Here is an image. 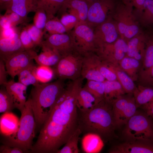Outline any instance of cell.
<instances>
[{
  "instance_id": "ab89813d",
  "label": "cell",
  "mask_w": 153,
  "mask_h": 153,
  "mask_svg": "<svg viewBox=\"0 0 153 153\" xmlns=\"http://www.w3.org/2000/svg\"><path fill=\"white\" fill-rule=\"evenodd\" d=\"M118 29L120 32L128 39L133 38L138 33L139 29L135 25H127L120 22L118 25Z\"/></svg>"
},
{
  "instance_id": "f546056e",
  "label": "cell",
  "mask_w": 153,
  "mask_h": 153,
  "mask_svg": "<svg viewBox=\"0 0 153 153\" xmlns=\"http://www.w3.org/2000/svg\"><path fill=\"white\" fill-rule=\"evenodd\" d=\"M83 87L94 96L97 104L104 99L105 86L104 82L87 80Z\"/></svg>"
},
{
  "instance_id": "d6a6232c",
  "label": "cell",
  "mask_w": 153,
  "mask_h": 153,
  "mask_svg": "<svg viewBox=\"0 0 153 153\" xmlns=\"http://www.w3.org/2000/svg\"><path fill=\"white\" fill-rule=\"evenodd\" d=\"M43 31L44 34L47 32L49 35L67 32L65 28L60 20L55 17L47 20Z\"/></svg>"
},
{
  "instance_id": "f907efd6",
  "label": "cell",
  "mask_w": 153,
  "mask_h": 153,
  "mask_svg": "<svg viewBox=\"0 0 153 153\" xmlns=\"http://www.w3.org/2000/svg\"><path fill=\"white\" fill-rule=\"evenodd\" d=\"M132 4L138 8L143 9V5L146 0H131Z\"/></svg>"
},
{
  "instance_id": "4316f807",
  "label": "cell",
  "mask_w": 153,
  "mask_h": 153,
  "mask_svg": "<svg viewBox=\"0 0 153 153\" xmlns=\"http://www.w3.org/2000/svg\"><path fill=\"white\" fill-rule=\"evenodd\" d=\"M127 43L128 49L126 56L142 62L145 50L143 42L138 38L134 37Z\"/></svg>"
},
{
  "instance_id": "7a4b0ae2",
  "label": "cell",
  "mask_w": 153,
  "mask_h": 153,
  "mask_svg": "<svg viewBox=\"0 0 153 153\" xmlns=\"http://www.w3.org/2000/svg\"><path fill=\"white\" fill-rule=\"evenodd\" d=\"M78 127L84 134L92 133L98 134L103 139H110L116 128L112 104L104 99L89 110H78Z\"/></svg>"
},
{
  "instance_id": "4dcf8cb0",
  "label": "cell",
  "mask_w": 153,
  "mask_h": 153,
  "mask_svg": "<svg viewBox=\"0 0 153 153\" xmlns=\"http://www.w3.org/2000/svg\"><path fill=\"white\" fill-rule=\"evenodd\" d=\"M82 132L78 127L74 133L68 139L65 145L60 149L56 152V153H78L80 151L78 144L79 138Z\"/></svg>"
},
{
  "instance_id": "6da1fadb",
  "label": "cell",
  "mask_w": 153,
  "mask_h": 153,
  "mask_svg": "<svg viewBox=\"0 0 153 153\" xmlns=\"http://www.w3.org/2000/svg\"><path fill=\"white\" fill-rule=\"evenodd\" d=\"M81 87L77 81H71L66 85L33 146V152L56 153L78 128L77 97Z\"/></svg>"
},
{
  "instance_id": "8d00e7d4",
  "label": "cell",
  "mask_w": 153,
  "mask_h": 153,
  "mask_svg": "<svg viewBox=\"0 0 153 153\" xmlns=\"http://www.w3.org/2000/svg\"><path fill=\"white\" fill-rule=\"evenodd\" d=\"M153 65V40L149 41L145 49L141 70L149 68Z\"/></svg>"
},
{
  "instance_id": "52a82bcc",
  "label": "cell",
  "mask_w": 153,
  "mask_h": 153,
  "mask_svg": "<svg viewBox=\"0 0 153 153\" xmlns=\"http://www.w3.org/2000/svg\"><path fill=\"white\" fill-rule=\"evenodd\" d=\"M69 32L76 50L80 53L84 55L88 52H97L94 30L86 23L78 24Z\"/></svg>"
},
{
  "instance_id": "7c38bea8",
  "label": "cell",
  "mask_w": 153,
  "mask_h": 153,
  "mask_svg": "<svg viewBox=\"0 0 153 153\" xmlns=\"http://www.w3.org/2000/svg\"><path fill=\"white\" fill-rule=\"evenodd\" d=\"M96 53H86L83 55L81 77L84 79L103 82L105 78L99 71L96 65Z\"/></svg>"
},
{
  "instance_id": "2e32d148",
  "label": "cell",
  "mask_w": 153,
  "mask_h": 153,
  "mask_svg": "<svg viewBox=\"0 0 153 153\" xmlns=\"http://www.w3.org/2000/svg\"><path fill=\"white\" fill-rule=\"evenodd\" d=\"M1 10L15 12L24 18L27 14L35 12L38 8V0H12L0 6Z\"/></svg>"
},
{
  "instance_id": "83f0119b",
  "label": "cell",
  "mask_w": 153,
  "mask_h": 153,
  "mask_svg": "<svg viewBox=\"0 0 153 153\" xmlns=\"http://www.w3.org/2000/svg\"><path fill=\"white\" fill-rule=\"evenodd\" d=\"M111 66L116 76L117 80L121 84L126 93L133 94L137 87L133 80L119 66Z\"/></svg>"
},
{
  "instance_id": "b9f144b4",
  "label": "cell",
  "mask_w": 153,
  "mask_h": 153,
  "mask_svg": "<svg viewBox=\"0 0 153 153\" xmlns=\"http://www.w3.org/2000/svg\"><path fill=\"white\" fill-rule=\"evenodd\" d=\"M5 14L8 18L12 27H16L20 24H26L28 22V18H24L13 11L7 10Z\"/></svg>"
},
{
  "instance_id": "5bb4252c",
  "label": "cell",
  "mask_w": 153,
  "mask_h": 153,
  "mask_svg": "<svg viewBox=\"0 0 153 153\" xmlns=\"http://www.w3.org/2000/svg\"><path fill=\"white\" fill-rule=\"evenodd\" d=\"M110 153H153V145L140 141H127L114 145L109 150Z\"/></svg>"
},
{
  "instance_id": "60d3db41",
  "label": "cell",
  "mask_w": 153,
  "mask_h": 153,
  "mask_svg": "<svg viewBox=\"0 0 153 153\" xmlns=\"http://www.w3.org/2000/svg\"><path fill=\"white\" fill-rule=\"evenodd\" d=\"M33 20V24L35 26L40 29H44L47 20L45 11L42 8H37Z\"/></svg>"
},
{
  "instance_id": "7bdbcfd3",
  "label": "cell",
  "mask_w": 153,
  "mask_h": 153,
  "mask_svg": "<svg viewBox=\"0 0 153 153\" xmlns=\"http://www.w3.org/2000/svg\"><path fill=\"white\" fill-rule=\"evenodd\" d=\"M20 38L25 50L33 49L35 46L25 27L21 31Z\"/></svg>"
},
{
  "instance_id": "816d5d0a",
  "label": "cell",
  "mask_w": 153,
  "mask_h": 153,
  "mask_svg": "<svg viewBox=\"0 0 153 153\" xmlns=\"http://www.w3.org/2000/svg\"><path fill=\"white\" fill-rule=\"evenodd\" d=\"M12 0H0V5H1L3 4L9 2L10 1Z\"/></svg>"
},
{
  "instance_id": "74e56055",
  "label": "cell",
  "mask_w": 153,
  "mask_h": 153,
  "mask_svg": "<svg viewBox=\"0 0 153 153\" xmlns=\"http://www.w3.org/2000/svg\"><path fill=\"white\" fill-rule=\"evenodd\" d=\"M138 75L140 85L153 88V65L147 69L140 70Z\"/></svg>"
},
{
  "instance_id": "8fae6325",
  "label": "cell",
  "mask_w": 153,
  "mask_h": 153,
  "mask_svg": "<svg viewBox=\"0 0 153 153\" xmlns=\"http://www.w3.org/2000/svg\"><path fill=\"white\" fill-rule=\"evenodd\" d=\"M94 31L97 50L103 45L112 43L117 40L118 34L115 26L110 22L105 21L98 25Z\"/></svg>"
},
{
  "instance_id": "f6af8a7d",
  "label": "cell",
  "mask_w": 153,
  "mask_h": 153,
  "mask_svg": "<svg viewBox=\"0 0 153 153\" xmlns=\"http://www.w3.org/2000/svg\"><path fill=\"white\" fill-rule=\"evenodd\" d=\"M8 74L6 70L4 62L0 60V84L4 85L8 81L7 75Z\"/></svg>"
},
{
  "instance_id": "ac0fdd59",
  "label": "cell",
  "mask_w": 153,
  "mask_h": 153,
  "mask_svg": "<svg viewBox=\"0 0 153 153\" xmlns=\"http://www.w3.org/2000/svg\"><path fill=\"white\" fill-rule=\"evenodd\" d=\"M89 3L85 0H68L61 10L63 12L67 9L78 18V23H86Z\"/></svg>"
},
{
  "instance_id": "c3c4849f",
  "label": "cell",
  "mask_w": 153,
  "mask_h": 153,
  "mask_svg": "<svg viewBox=\"0 0 153 153\" xmlns=\"http://www.w3.org/2000/svg\"><path fill=\"white\" fill-rule=\"evenodd\" d=\"M143 9L151 16L153 17V0H146L143 5Z\"/></svg>"
},
{
  "instance_id": "d6986e66",
  "label": "cell",
  "mask_w": 153,
  "mask_h": 153,
  "mask_svg": "<svg viewBox=\"0 0 153 153\" xmlns=\"http://www.w3.org/2000/svg\"><path fill=\"white\" fill-rule=\"evenodd\" d=\"M81 148L86 153H98L104 146L103 139L99 135L92 133L84 134L81 140Z\"/></svg>"
},
{
  "instance_id": "484cf974",
  "label": "cell",
  "mask_w": 153,
  "mask_h": 153,
  "mask_svg": "<svg viewBox=\"0 0 153 153\" xmlns=\"http://www.w3.org/2000/svg\"><path fill=\"white\" fill-rule=\"evenodd\" d=\"M137 107H142L153 100V88L139 85L133 93Z\"/></svg>"
},
{
  "instance_id": "bcb514c9",
  "label": "cell",
  "mask_w": 153,
  "mask_h": 153,
  "mask_svg": "<svg viewBox=\"0 0 153 153\" xmlns=\"http://www.w3.org/2000/svg\"><path fill=\"white\" fill-rule=\"evenodd\" d=\"M1 153H22L23 150L19 148L11 146L6 144L1 145L0 148Z\"/></svg>"
},
{
  "instance_id": "f5cc1de1",
  "label": "cell",
  "mask_w": 153,
  "mask_h": 153,
  "mask_svg": "<svg viewBox=\"0 0 153 153\" xmlns=\"http://www.w3.org/2000/svg\"><path fill=\"white\" fill-rule=\"evenodd\" d=\"M87 1L88 2V3H90L93 1H96L97 0H85Z\"/></svg>"
},
{
  "instance_id": "7dc6e473",
  "label": "cell",
  "mask_w": 153,
  "mask_h": 153,
  "mask_svg": "<svg viewBox=\"0 0 153 153\" xmlns=\"http://www.w3.org/2000/svg\"><path fill=\"white\" fill-rule=\"evenodd\" d=\"M12 27L10 22L7 16L4 14L0 15V29H6Z\"/></svg>"
},
{
  "instance_id": "30bf717a",
  "label": "cell",
  "mask_w": 153,
  "mask_h": 153,
  "mask_svg": "<svg viewBox=\"0 0 153 153\" xmlns=\"http://www.w3.org/2000/svg\"><path fill=\"white\" fill-rule=\"evenodd\" d=\"M37 55L33 49L25 50L12 56L5 62L8 74L13 79L28 66Z\"/></svg>"
},
{
  "instance_id": "1f68e13d",
  "label": "cell",
  "mask_w": 153,
  "mask_h": 153,
  "mask_svg": "<svg viewBox=\"0 0 153 153\" xmlns=\"http://www.w3.org/2000/svg\"><path fill=\"white\" fill-rule=\"evenodd\" d=\"M96 62L99 71L105 80L109 81L117 80L116 76L112 66L102 60L97 54Z\"/></svg>"
},
{
  "instance_id": "f1b7e54d",
  "label": "cell",
  "mask_w": 153,
  "mask_h": 153,
  "mask_svg": "<svg viewBox=\"0 0 153 153\" xmlns=\"http://www.w3.org/2000/svg\"><path fill=\"white\" fill-rule=\"evenodd\" d=\"M36 67L33 62L21 71L17 75L18 82L27 86L30 85L35 86L39 84V82L35 74Z\"/></svg>"
},
{
  "instance_id": "836d02e7",
  "label": "cell",
  "mask_w": 153,
  "mask_h": 153,
  "mask_svg": "<svg viewBox=\"0 0 153 153\" xmlns=\"http://www.w3.org/2000/svg\"><path fill=\"white\" fill-rule=\"evenodd\" d=\"M35 74L39 82L42 83L48 82L54 76L52 68L50 66L44 65L36 66L35 70Z\"/></svg>"
},
{
  "instance_id": "ffe728a7",
  "label": "cell",
  "mask_w": 153,
  "mask_h": 153,
  "mask_svg": "<svg viewBox=\"0 0 153 153\" xmlns=\"http://www.w3.org/2000/svg\"><path fill=\"white\" fill-rule=\"evenodd\" d=\"M19 121L18 117L11 112L4 113L0 118L1 133L6 137L12 135L17 130Z\"/></svg>"
},
{
  "instance_id": "ba28073f",
  "label": "cell",
  "mask_w": 153,
  "mask_h": 153,
  "mask_svg": "<svg viewBox=\"0 0 153 153\" xmlns=\"http://www.w3.org/2000/svg\"><path fill=\"white\" fill-rule=\"evenodd\" d=\"M88 3L86 23L92 28L106 21L109 12L114 5V0H97Z\"/></svg>"
},
{
  "instance_id": "9a60e30c",
  "label": "cell",
  "mask_w": 153,
  "mask_h": 153,
  "mask_svg": "<svg viewBox=\"0 0 153 153\" xmlns=\"http://www.w3.org/2000/svg\"><path fill=\"white\" fill-rule=\"evenodd\" d=\"M3 86L12 98L15 108L21 113L27 101L25 95L27 86L19 82H15L13 79L8 81Z\"/></svg>"
},
{
  "instance_id": "cb8c5ba5",
  "label": "cell",
  "mask_w": 153,
  "mask_h": 153,
  "mask_svg": "<svg viewBox=\"0 0 153 153\" xmlns=\"http://www.w3.org/2000/svg\"><path fill=\"white\" fill-rule=\"evenodd\" d=\"M68 0H38V8L43 9L46 14L47 20L55 17Z\"/></svg>"
},
{
  "instance_id": "d590c367",
  "label": "cell",
  "mask_w": 153,
  "mask_h": 153,
  "mask_svg": "<svg viewBox=\"0 0 153 153\" xmlns=\"http://www.w3.org/2000/svg\"><path fill=\"white\" fill-rule=\"evenodd\" d=\"M31 38L35 46L41 47L44 33L42 30L40 29L33 24L27 25L25 27Z\"/></svg>"
},
{
  "instance_id": "8992f818",
  "label": "cell",
  "mask_w": 153,
  "mask_h": 153,
  "mask_svg": "<svg viewBox=\"0 0 153 153\" xmlns=\"http://www.w3.org/2000/svg\"><path fill=\"white\" fill-rule=\"evenodd\" d=\"M83 57L76 50L62 56L52 68L54 76L65 80H74L80 77Z\"/></svg>"
},
{
  "instance_id": "277c9868",
  "label": "cell",
  "mask_w": 153,
  "mask_h": 153,
  "mask_svg": "<svg viewBox=\"0 0 153 153\" xmlns=\"http://www.w3.org/2000/svg\"><path fill=\"white\" fill-rule=\"evenodd\" d=\"M21 113L17 130L12 134L6 137L5 144L19 148L24 152H30L37 126L29 98Z\"/></svg>"
},
{
  "instance_id": "e575fe53",
  "label": "cell",
  "mask_w": 153,
  "mask_h": 153,
  "mask_svg": "<svg viewBox=\"0 0 153 153\" xmlns=\"http://www.w3.org/2000/svg\"><path fill=\"white\" fill-rule=\"evenodd\" d=\"M15 108L13 101L5 88L0 90V112H11Z\"/></svg>"
},
{
  "instance_id": "e0dca14e",
  "label": "cell",
  "mask_w": 153,
  "mask_h": 153,
  "mask_svg": "<svg viewBox=\"0 0 153 153\" xmlns=\"http://www.w3.org/2000/svg\"><path fill=\"white\" fill-rule=\"evenodd\" d=\"M20 34L10 39H0V60L4 62L14 55L25 50Z\"/></svg>"
},
{
  "instance_id": "44dd1931",
  "label": "cell",
  "mask_w": 153,
  "mask_h": 153,
  "mask_svg": "<svg viewBox=\"0 0 153 153\" xmlns=\"http://www.w3.org/2000/svg\"><path fill=\"white\" fill-rule=\"evenodd\" d=\"M104 83V99L112 104L114 100L126 93L121 84L117 80L109 81L105 80Z\"/></svg>"
},
{
  "instance_id": "603a6c76",
  "label": "cell",
  "mask_w": 153,
  "mask_h": 153,
  "mask_svg": "<svg viewBox=\"0 0 153 153\" xmlns=\"http://www.w3.org/2000/svg\"><path fill=\"white\" fill-rule=\"evenodd\" d=\"M41 48L42 52L34 58L36 62L39 65L50 67L56 65L61 58V55L52 49L44 47Z\"/></svg>"
},
{
  "instance_id": "ee69618b",
  "label": "cell",
  "mask_w": 153,
  "mask_h": 153,
  "mask_svg": "<svg viewBox=\"0 0 153 153\" xmlns=\"http://www.w3.org/2000/svg\"><path fill=\"white\" fill-rule=\"evenodd\" d=\"M20 28L15 27L0 29V39H10L15 37L20 33Z\"/></svg>"
},
{
  "instance_id": "5b68a950",
  "label": "cell",
  "mask_w": 153,
  "mask_h": 153,
  "mask_svg": "<svg viewBox=\"0 0 153 153\" xmlns=\"http://www.w3.org/2000/svg\"><path fill=\"white\" fill-rule=\"evenodd\" d=\"M125 125L123 133L127 141H153V122L145 112L137 111Z\"/></svg>"
},
{
  "instance_id": "4fadbf2b",
  "label": "cell",
  "mask_w": 153,
  "mask_h": 153,
  "mask_svg": "<svg viewBox=\"0 0 153 153\" xmlns=\"http://www.w3.org/2000/svg\"><path fill=\"white\" fill-rule=\"evenodd\" d=\"M137 108L133 96L128 101L118 105L114 108L113 115L116 127L125 125L136 112Z\"/></svg>"
},
{
  "instance_id": "9c48e42d",
  "label": "cell",
  "mask_w": 153,
  "mask_h": 153,
  "mask_svg": "<svg viewBox=\"0 0 153 153\" xmlns=\"http://www.w3.org/2000/svg\"><path fill=\"white\" fill-rule=\"evenodd\" d=\"M67 33L49 35L43 41L41 47L52 49L61 57L76 50L69 32Z\"/></svg>"
},
{
  "instance_id": "3957f363",
  "label": "cell",
  "mask_w": 153,
  "mask_h": 153,
  "mask_svg": "<svg viewBox=\"0 0 153 153\" xmlns=\"http://www.w3.org/2000/svg\"><path fill=\"white\" fill-rule=\"evenodd\" d=\"M64 81L58 79L52 82L39 83L32 89L29 98L36 126L43 125L48 118L54 104L66 85Z\"/></svg>"
},
{
  "instance_id": "d4e9b609",
  "label": "cell",
  "mask_w": 153,
  "mask_h": 153,
  "mask_svg": "<svg viewBox=\"0 0 153 153\" xmlns=\"http://www.w3.org/2000/svg\"><path fill=\"white\" fill-rule=\"evenodd\" d=\"M140 66V61L126 56L120 61L119 64V67L126 73L134 81L138 78L137 73Z\"/></svg>"
},
{
  "instance_id": "681fc988",
  "label": "cell",
  "mask_w": 153,
  "mask_h": 153,
  "mask_svg": "<svg viewBox=\"0 0 153 153\" xmlns=\"http://www.w3.org/2000/svg\"><path fill=\"white\" fill-rule=\"evenodd\" d=\"M142 107L146 114L150 118H153V100Z\"/></svg>"
},
{
  "instance_id": "7402d4cb",
  "label": "cell",
  "mask_w": 153,
  "mask_h": 153,
  "mask_svg": "<svg viewBox=\"0 0 153 153\" xmlns=\"http://www.w3.org/2000/svg\"><path fill=\"white\" fill-rule=\"evenodd\" d=\"M94 96L83 87L79 89L77 97L78 110L81 112L89 110L97 104Z\"/></svg>"
},
{
  "instance_id": "f35d334b",
  "label": "cell",
  "mask_w": 153,
  "mask_h": 153,
  "mask_svg": "<svg viewBox=\"0 0 153 153\" xmlns=\"http://www.w3.org/2000/svg\"><path fill=\"white\" fill-rule=\"evenodd\" d=\"M60 20L65 28L67 33L73 29L78 22L77 17L70 12L63 13Z\"/></svg>"
}]
</instances>
